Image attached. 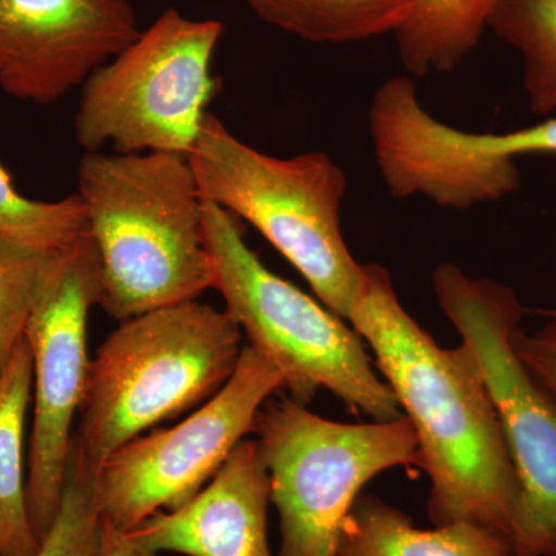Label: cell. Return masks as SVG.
<instances>
[{
	"label": "cell",
	"mask_w": 556,
	"mask_h": 556,
	"mask_svg": "<svg viewBox=\"0 0 556 556\" xmlns=\"http://www.w3.org/2000/svg\"><path fill=\"white\" fill-rule=\"evenodd\" d=\"M78 195L100 257L98 306L109 316L129 320L214 289L204 200L188 156L86 153Z\"/></svg>",
	"instance_id": "2"
},
{
	"label": "cell",
	"mask_w": 556,
	"mask_h": 556,
	"mask_svg": "<svg viewBox=\"0 0 556 556\" xmlns=\"http://www.w3.org/2000/svg\"><path fill=\"white\" fill-rule=\"evenodd\" d=\"M540 314L546 318H556V309H541Z\"/></svg>",
	"instance_id": "23"
},
{
	"label": "cell",
	"mask_w": 556,
	"mask_h": 556,
	"mask_svg": "<svg viewBox=\"0 0 556 556\" xmlns=\"http://www.w3.org/2000/svg\"><path fill=\"white\" fill-rule=\"evenodd\" d=\"M280 521L277 556H336L362 489L394 467H419L407 416L342 424L292 397L268 399L254 427Z\"/></svg>",
	"instance_id": "6"
},
{
	"label": "cell",
	"mask_w": 556,
	"mask_h": 556,
	"mask_svg": "<svg viewBox=\"0 0 556 556\" xmlns=\"http://www.w3.org/2000/svg\"><path fill=\"white\" fill-rule=\"evenodd\" d=\"M285 388L280 369L251 345L226 386L170 428L116 450L94 473L102 517L130 532L156 511L185 506L254 431L260 409Z\"/></svg>",
	"instance_id": "9"
},
{
	"label": "cell",
	"mask_w": 556,
	"mask_h": 556,
	"mask_svg": "<svg viewBox=\"0 0 556 556\" xmlns=\"http://www.w3.org/2000/svg\"><path fill=\"white\" fill-rule=\"evenodd\" d=\"M243 332L197 300L121 321L91 358L73 448L97 473L150 428L200 407L236 371Z\"/></svg>",
	"instance_id": "3"
},
{
	"label": "cell",
	"mask_w": 556,
	"mask_h": 556,
	"mask_svg": "<svg viewBox=\"0 0 556 556\" xmlns=\"http://www.w3.org/2000/svg\"><path fill=\"white\" fill-rule=\"evenodd\" d=\"M203 200L248 222L302 274L314 294L348 320L364 265L343 239L345 170L325 152L277 159L206 113L188 155Z\"/></svg>",
	"instance_id": "4"
},
{
	"label": "cell",
	"mask_w": 556,
	"mask_h": 556,
	"mask_svg": "<svg viewBox=\"0 0 556 556\" xmlns=\"http://www.w3.org/2000/svg\"><path fill=\"white\" fill-rule=\"evenodd\" d=\"M33 397V354L22 340L0 378V556H35L28 514L25 426Z\"/></svg>",
	"instance_id": "14"
},
{
	"label": "cell",
	"mask_w": 556,
	"mask_h": 556,
	"mask_svg": "<svg viewBox=\"0 0 556 556\" xmlns=\"http://www.w3.org/2000/svg\"><path fill=\"white\" fill-rule=\"evenodd\" d=\"M56 254L0 239V378L25 339L40 289Z\"/></svg>",
	"instance_id": "19"
},
{
	"label": "cell",
	"mask_w": 556,
	"mask_h": 556,
	"mask_svg": "<svg viewBox=\"0 0 556 556\" xmlns=\"http://www.w3.org/2000/svg\"><path fill=\"white\" fill-rule=\"evenodd\" d=\"M101 268L90 233L54 255L25 339L33 354V427L27 501L39 541L60 511L72 456L73 422L89 376V314L100 305Z\"/></svg>",
	"instance_id": "10"
},
{
	"label": "cell",
	"mask_w": 556,
	"mask_h": 556,
	"mask_svg": "<svg viewBox=\"0 0 556 556\" xmlns=\"http://www.w3.org/2000/svg\"><path fill=\"white\" fill-rule=\"evenodd\" d=\"M439 305L473 350L500 415L521 496L511 556H556V399L514 346L522 308L506 285L467 276L453 263L433 273Z\"/></svg>",
	"instance_id": "8"
},
{
	"label": "cell",
	"mask_w": 556,
	"mask_h": 556,
	"mask_svg": "<svg viewBox=\"0 0 556 556\" xmlns=\"http://www.w3.org/2000/svg\"><path fill=\"white\" fill-rule=\"evenodd\" d=\"M86 232L78 193L58 201L27 199L0 164V239L35 251L60 252Z\"/></svg>",
	"instance_id": "18"
},
{
	"label": "cell",
	"mask_w": 556,
	"mask_h": 556,
	"mask_svg": "<svg viewBox=\"0 0 556 556\" xmlns=\"http://www.w3.org/2000/svg\"><path fill=\"white\" fill-rule=\"evenodd\" d=\"M258 20L314 43H350L401 27L409 0H241Z\"/></svg>",
	"instance_id": "16"
},
{
	"label": "cell",
	"mask_w": 556,
	"mask_h": 556,
	"mask_svg": "<svg viewBox=\"0 0 556 556\" xmlns=\"http://www.w3.org/2000/svg\"><path fill=\"white\" fill-rule=\"evenodd\" d=\"M489 30L521 54L525 90L535 115L556 110V0H504Z\"/></svg>",
	"instance_id": "17"
},
{
	"label": "cell",
	"mask_w": 556,
	"mask_h": 556,
	"mask_svg": "<svg viewBox=\"0 0 556 556\" xmlns=\"http://www.w3.org/2000/svg\"><path fill=\"white\" fill-rule=\"evenodd\" d=\"M270 479L257 439H243L185 506L156 511L130 530L159 554L273 556L268 541Z\"/></svg>",
	"instance_id": "12"
},
{
	"label": "cell",
	"mask_w": 556,
	"mask_h": 556,
	"mask_svg": "<svg viewBox=\"0 0 556 556\" xmlns=\"http://www.w3.org/2000/svg\"><path fill=\"white\" fill-rule=\"evenodd\" d=\"M225 25L169 9L83 84L75 138L86 153L188 156L219 89L212 62Z\"/></svg>",
	"instance_id": "7"
},
{
	"label": "cell",
	"mask_w": 556,
	"mask_h": 556,
	"mask_svg": "<svg viewBox=\"0 0 556 556\" xmlns=\"http://www.w3.org/2000/svg\"><path fill=\"white\" fill-rule=\"evenodd\" d=\"M102 522L94 471L72 448L60 511L35 556H100Z\"/></svg>",
	"instance_id": "20"
},
{
	"label": "cell",
	"mask_w": 556,
	"mask_h": 556,
	"mask_svg": "<svg viewBox=\"0 0 556 556\" xmlns=\"http://www.w3.org/2000/svg\"><path fill=\"white\" fill-rule=\"evenodd\" d=\"M204 236L225 311L283 376L291 397L306 405L320 388L350 412L375 420L404 416L376 375L364 339L320 300L278 277L249 248L240 219L204 201Z\"/></svg>",
	"instance_id": "5"
},
{
	"label": "cell",
	"mask_w": 556,
	"mask_h": 556,
	"mask_svg": "<svg viewBox=\"0 0 556 556\" xmlns=\"http://www.w3.org/2000/svg\"><path fill=\"white\" fill-rule=\"evenodd\" d=\"M514 346L518 357L533 378L556 399V318L533 334L517 329Z\"/></svg>",
	"instance_id": "21"
},
{
	"label": "cell",
	"mask_w": 556,
	"mask_h": 556,
	"mask_svg": "<svg viewBox=\"0 0 556 556\" xmlns=\"http://www.w3.org/2000/svg\"><path fill=\"white\" fill-rule=\"evenodd\" d=\"M348 324L407 413L430 477L434 526L470 522L510 540L521 485L484 372L467 343L441 348L397 298L390 274L364 265Z\"/></svg>",
	"instance_id": "1"
},
{
	"label": "cell",
	"mask_w": 556,
	"mask_h": 556,
	"mask_svg": "<svg viewBox=\"0 0 556 556\" xmlns=\"http://www.w3.org/2000/svg\"><path fill=\"white\" fill-rule=\"evenodd\" d=\"M504 0H409L394 31L399 58L417 76L450 73L477 49Z\"/></svg>",
	"instance_id": "15"
},
{
	"label": "cell",
	"mask_w": 556,
	"mask_h": 556,
	"mask_svg": "<svg viewBox=\"0 0 556 556\" xmlns=\"http://www.w3.org/2000/svg\"><path fill=\"white\" fill-rule=\"evenodd\" d=\"M139 33L130 0H0V89L53 104Z\"/></svg>",
	"instance_id": "11"
},
{
	"label": "cell",
	"mask_w": 556,
	"mask_h": 556,
	"mask_svg": "<svg viewBox=\"0 0 556 556\" xmlns=\"http://www.w3.org/2000/svg\"><path fill=\"white\" fill-rule=\"evenodd\" d=\"M100 556H163V554L141 546L129 533L116 529L104 519Z\"/></svg>",
	"instance_id": "22"
},
{
	"label": "cell",
	"mask_w": 556,
	"mask_h": 556,
	"mask_svg": "<svg viewBox=\"0 0 556 556\" xmlns=\"http://www.w3.org/2000/svg\"><path fill=\"white\" fill-rule=\"evenodd\" d=\"M336 556H511L503 533L470 522L417 529L378 496L361 495L340 527Z\"/></svg>",
	"instance_id": "13"
}]
</instances>
